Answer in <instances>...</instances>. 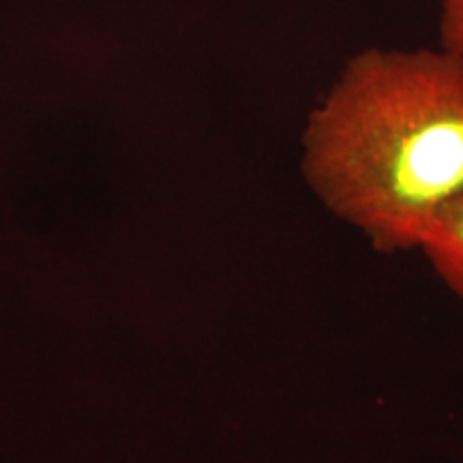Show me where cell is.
<instances>
[{
	"label": "cell",
	"instance_id": "cell-1",
	"mask_svg": "<svg viewBox=\"0 0 463 463\" xmlns=\"http://www.w3.org/2000/svg\"><path fill=\"white\" fill-rule=\"evenodd\" d=\"M303 174L373 249H419L463 195V54L439 45L352 56L307 120Z\"/></svg>",
	"mask_w": 463,
	"mask_h": 463
},
{
	"label": "cell",
	"instance_id": "cell-2",
	"mask_svg": "<svg viewBox=\"0 0 463 463\" xmlns=\"http://www.w3.org/2000/svg\"><path fill=\"white\" fill-rule=\"evenodd\" d=\"M419 249L442 281L463 298V195L439 213Z\"/></svg>",
	"mask_w": 463,
	"mask_h": 463
},
{
	"label": "cell",
	"instance_id": "cell-3",
	"mask_svg": "<svg viewBox=\"0 0 463 463\" xmlns=\"http://www.w3.org/2000/svg\"><path fill=\"white\" fill-rule=\"evenodd\" d=\"M439 7L442 45L463 54V0H436Z\"/></svg>",
	"mask_w": 463,
	"mask_h": 463
}]
</instances>
